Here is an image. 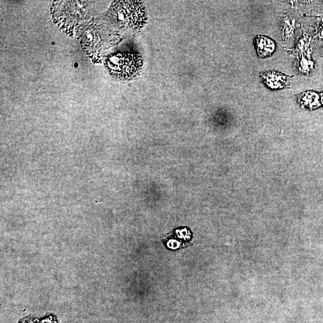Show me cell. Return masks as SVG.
<instances>
[{"label":"cell","instance_id":"cell-1","mask_svg":"<svg viewBox=\"0 0 323 323\" xmlns=\"http://www.w3.org/2000/svg\"><path fill=\"white\" fill-rule=\"evenodd\" d=\"M143 66L141 56L135 53H117L108 57L106 66L118 78L129 79L137 75Z\"/></svg>","mask_w":323,"mask_h":323},{"label":"cell","instance_id":"cell-2","mask_svg":"<svg viewBox=\"0 0 323 323\" xmlns=\"http://www.w3.org/2000/svg\"><path fill=\"white\" fill-rule=\"evenodd\" d=\"M110 13L122 27L137 29L145 21V12L141 3L118 2L111 7Z\"/></svg>","mask_w":323,"mask_h":323},{"label":"cell","instance_id":"cell-3","mask_svg":"<svg viewBox=\"0 0 323 323\" xmlns=\"http://www.w3.org/2000/svg\"><path fill=\"white\" fill-rule=\"evenodd\" d=\"M267 85L272 89L282 88L288 85L287 76L275 71H268L261 74Z\"/></svg>","mask_w":323,"mask_h":323},{"label":"cell","instance_id":"cell-4","mask_svg":"<svg viewBox=\"0 0 323 323\" xmlns=\"http://www.w3.org/2000/svg\"><path fill=\"white\" fill-rule=\"evenodd\" d=\"M255 45L258 56L265 57L271 56L274 53L275 45L270 38L264 36H257L255 38Z\"/></svg>","mask_w":323,"mask_h":323},{"label":"cell","instance_id":"cell-5","mask_svg":"<svg viewBox=\"0 0 323 323\" xmlns=\"http://www.w3.org/2000/svg\"><path fill=\"white\" fill-rule=\"evenodd\" d=\"M301 100L307 106L317 107L319 104V96L315 92H308L304 93L301 96Z\"/></svg>","mask_w":323,"mask_h":323},{"label":"cell","instance_id":"cell-6","mask_svg":"<svg viewBox=\"0 0 323 323\" xmlns=\"http://www.w3.org/2000/svg\"><path fill=\"white\" fill-rule=\"evenodd\" d=\"M299 64V68L302 73H308V72H310L314 66L312 61L305 58L304 57H301L300 59Z\"/></svg>","mask_w":323,"mask_h":323},{"label":"cell","instance_id":"cell-7","mask_svg":"<svg viewBox=\"0 0 323 323\" xmlns=\"http://www.w3.org/2000/svg\"><path fill=\"white\" fill-rule=\"evenodd\" d=\"M39 323H59L55 315L48 314L43 317Z\"/></svg>","mask_w":323,"mask_h":323},{"label":"cell","instance_id":"cell-8","mask_svg":"<svg viewBox=\"0 0 323 323\" xmlns=\"http://www.w3.org/2000/svg\"><path fill=\"white\" fill-rule=\"evenodd\" d=\"M38 319L32 315H29L28 317H25L18 323H39Z\"/></svg>","mask_w":323,"mask_h":323},{"label":"cell","instance_id":"cell-9","mask_svg":"<svg viewBox=\"0 0 323 323\" xmlns=\"http://www.w3.org/2000/svg\"><path fill=\"white\" fill-rule=\"evenodd\" d=\"M321 100H322V102L323 103V95H322V97H321Z\"/></svg>","mask_w":323,"mask_h":323}]
</instances>
